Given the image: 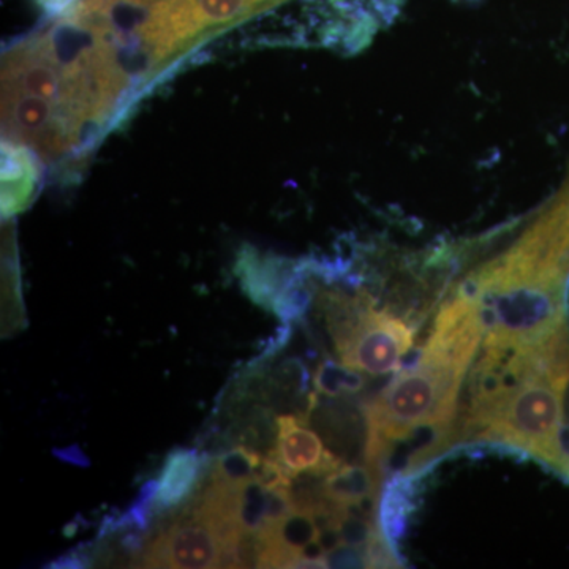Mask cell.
<instances>
[{
    "instance_id": "8fae6325",
    "label": "cell",
    "mask_w": 569,
    "mask_h": 569,
    "mask_svg": "<svg viewBox=\"0 0 569 569\" xmlns=\"http://www.w3.org/2000/svg\"><path fill=\"white\" fill-rule=\"evenodd\" d=\"M378 475L370 466L342 463L325 479L326 496L337 505L356 503L365 498L377 497Z\"/></svg>"
},
{
    "instance_id": "8992f818",
    "label": "cell",
    "mask_w": 569,
    "mask_h": 569,
    "mask_svg": "<svg viewBox=\"0 0 569 569\" xmlns=\"http://www.w3.org/2000/svg\"><path fill=\"white\" fill-rule=\"evenodd\" d=\"M3 129L18 141H29L40 151L61 153L70 122L58 114L56 103L31 93H3Z\"/></svg>"
},
{
    "instance_id": "30bf717a",
    "label": "cell",
    "mask_w": 569,
    "mask_h": 569,
    "mask_svg": "<svg viewBox=\"0 0 569 569\" xmlns=\"http://www.w3.org/2000/svg\"><path fill=\"white\" fill-rule=\"evenodd\" d=\"M39 182V164L24 146L2 144V217L10 219L31 204Z\"/></svg>"
},
{
    "instance_id": "e0dca14e",
    "label": "cell",
    "mask_w": 569,
    "mask_h": 569,
    "mask_svg": "<svg viewBox=\"0 0 569 569\" xmlns=\"http://www.w3.org/2000/svg\"><path fill=\"white\" fill-rule=\"evenodd\" d=\"M54 456L56 458L61 459L62 462L73 463V466H91V460H89L88 456L82 452V449L78 447V445H73V447L70 448L54 449Z\"/></svg>"
},
{
    "instance_id": "3957f363",
    "label": "cell",
    "mask_w": 569,
    "mask_h": 569,
    "mask_svg": "<svg viewBox=\"0 0 569 569\" xmlns=\"http://www.w3.org/2000/svg\"><path fill=\"white\" fill-rule=\"evenodd\" d=\"M260 9V0H162L153 7L144 29L157 44L170 51L171 44L203 29L230 24Z\"/></svg>"
},
{
    "instance_id": "277c9868",
    "label": "cell",
    "mask_w": 569,
    "mask_h": 569,
    "mask_svg": "<svg viewBox=\"0 0 569 569\" xmlns=\"http://www.w3.org/2000/svg\"><path fill=\"white\" fill-rule=\"evenodd\" d=\"M222 549L213 527L187 509L146 546L137 563L146 568H220Z\"/></svg>"
},
{
    "instance_id": "ac0fdd59",
    "label": "cell",
    "mask_w": 569,
    "mask_h": 569,
    "mask_svg": "<svg viewBox=\"0 0 569 569\" xmlns=\"http://www.w3.org/2000/svg\"><path fill=\"white\" fill-rule=\"evenodd\" d=\"M561 449H563L565 470L563 479L569 485V399L567 396V402H565V422L561 427Z\"/></svg>"
},
{
    "instance_id": "ffe728a7",
    "label": "cell",
    "mask_w": 569,
    "mask_h": 569,
    "mask_svg": "<svg viewBox=\"0 0 569 569\" xmlns=\"http://www.w3.org/2000/svg\"><path fill=\"white\" fill-rule=\"evenodd\" d=\"M116 2H119V0H82L74 13H77V17H89V14L107 10L108 7ZM130 2H133V0H130Z\"/></svg>"
},
{
    "instance_id": "5b68a950",
    "label": "cell",
    "mask_w": 569,
    "mask_h": 569,
    "mask_svg": "<svg viewBox=\"0 0 569 569\" xmlns=\"http://www.w3.org/2000/svg\"><path fill=\"white\" fill-rule=\"evenodd\" d=\"M413 329L389 310H367L365 320L339 356L343 365L369 376L399 372L403 356L413 347Z\"/></svg>"
},
{
    "instance_id": "7c38bea8",
    "label": "cell",
    "mask_w": 569,
    "mask_h": 569,
    "mask_svg": "<svg viewBox=\"0 0 569 569\" xmlns=\"http://www.w3.org/2000/svg\"><path fill=\"white\" fill-rule=\"evenodd\" d=\"M261 459L263 456L258 449L246 447V445H234L213 462L211 481L217 485L230 486V488H239L249 479L254 478V471L260 466Z\"/></svg>"
},
{
    "instance_id": "9c48e42d",
    "label": "cell",
    "mask_w": 569,
    "mask_h": 569,
    "mask_svg": "<svg viewBox=\"0 0 569 569\" xmlns=\"http://www.w3.org/2000/svg\"><path fill=\"white\" fill-rule=\"evenodd\" d=\"M293 271V261L261 254L250 246L239 252L234 264V274L239 277L247 298L268 312H271L277 296L282 293Z\"/></svg>"
},
{
    "instance_id": "5bb4252c",
    "label": "cell",
    "mask_w": 569,
    "mask_h": 569,
    "mask_svg": "<svg viewBox=\"0 0 569 569\" xmlns=\"http://www.w3.org/2000/svg\"><path fill=\"white\" fill-rule=\"evenodd\" d=\"M269 490L258 479H249L239 488L236 519L241 530L263 531Z\"/></svg>"
},
{
    "instance_id": "7a4b0ae2",
    "label": "cell",
    "mask_w": 569,
    "mask_h": 569,
    "mask_svg": "<svg viewBox=\"0 0 569 569\" xmlns=\"http://www.w3.org/2000/svg\"><path fill=\"white\" fill-rule=\"evenodd\" d=\"M568 389L546 380L526 381L482 422L479 437L522 449L563 478L560 436Z\"/></svg>"
},
{
    "instance_id": "9a60e30c",
    "label": "cell",
    "mask_w": 569,
    "mask_h": 569,
    "mask_svg": "<svg viewBox=\"0 0 569 569\" xmlns=\"http://www.w3.org/2000/svg\"><path fill=\"white\" fill-rule=\"evenodd\" d=\"M328 568H369L366 548L340 545L339 548L326 553Z\"/></svg>"
},
{
    "instance_id": "d6986e66",
    "label": "cell",
    "mask_w": 569,
    "mask_h": 569,
    "mask_svg": "<svg viewBox=\"0 0 569 569\" xmlns=\"http://www.w3.org/2000/svg\"><path fill=\"white\" fill-rule=\"evenodd\" d=\"M77 0H36L37 6L40 7L48 17H59L70 10V7Z\"/></svg>"
},
{
    "instance_id": "4fadbf2b",
    "label": "cell",
    "mask_w": 569,
    "mask_h": 569,
    "mask_svg": "<svg viewBox=\"0 0 569 569\" xmlns=\"http://www.w3.org/2000/svg\"><path fill=\"white\" fill-rule=\"evenodd\" d=\"M313 385L320 395L329 397V399H337V397L356 395L361 391L366 380L361 376V370L328 358L317 367Z\"/></svg>"
},
{
    "instance_id": "52a82bcc",
    "label": "cell",
    "mask_w": 569,
    "mask_h": 569,
    "mask_svg": "<svg viewBox=\"0 0 569 569\" xmlns=\"http://www.w3.org/2000/svg\"><path fill=\"white\" fill-rule=\"evenodd\" d=\"M277 445L268 455L274 456L291 477L301 473H329L342 466L331 451L325 448L317 432L309 427V418L283 415L276 419Z\"/></svg>"
},
{
    "instance_id": "ba28073f",
    "label": "cell",
    "mask_w": 569,
    "mask_h": 569,
    "mask_svg": "<svg viewBox=\"0 0 569 569\" xmlns=\"http://www.w3.org/2000/svg\"><path fill=\"white\" fill-rule=\"evenodd\" d=\"M209 459L208 452L194 448H178L168 452L157 479L159 489L153 503L157 516L193 500L208 471Z\"/></svg>"
},
{
    "instance_id": "2e32d148",
    "label": "cell",
    "mask_w": 569,
    "mask_h": 569,
    "mask_svg": "<svg viewBox=\"0 0 569 569\" xmlns=\"http://www.w3.org/2000/svg\"><path fill=\"white\" fill-rule=\"evenodd\" d=\"M92 553H96V548L89 549V546H80V548L70 550V552L63 553L54 561L48 565V568L54 569H81L92 567L96 563Z\"/></svg>"
},
{
    "instance_id": "6da1fadb",
    "label": "cell",
    "mask_w": 569,
    "mask_h": 569,
    "mask_svg": "<svg viewBox=\"0 0 569 569\" xmlns=\"http://www.w3.org/2000/svg\"><path fill=\"white\" fill-rule=\"evenodd\" d=\"M466 372L467 367L421 353L410 369L397 373L367 407V466L378 471L389 445L418 427L436 426L447 437Z\"/></svg>"
}]
</instances>
